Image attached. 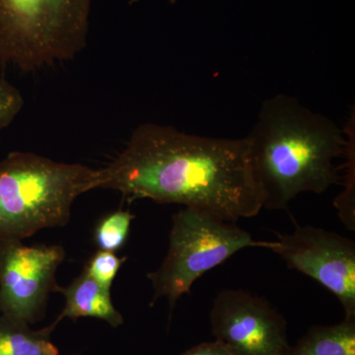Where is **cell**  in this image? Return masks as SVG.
I'll list each match as a JSON object with an SVG mask.
<instances>
[{"label": "cell", "instance_id": "obj_14", "mask_svg": "<svg viewBox=\"0 0 355 355\" xmlns=\"http://www.w3.org/2000/svg\"><path fill=\"white\" fill-rule=\"evenodd\" d=\"M125 260L127 258H119L114 252L100 250L89 260L83 270L105 288L111 289Z\"/></svg>", "mask_w": 355, "mask_h": 355}, {"label": "cell", "instance_id": "obj_13", "mask_svg": "<svg viewBox=\"0 0 355 355\" xmlns=\"http://www.w3.org/2000/svg\"><path fill=\"white\" fill-rule=\"evenodd\" d=\"M135 216L128 210H118L109 214L98 223L95 242L102 251L114 252L127 241L130 224Z\"/></svg>", "mask_w": 355, "mask_h": 355}, {"label": "cell", "instance_id": "obj_2", "mask_svg": "<svg viewBox=\"0 0 355 355\" xmlns=\"http://www.w3.org/2000/svg\"><path fill=\"white\" fill-rule=\"evenodd\" d=\"M335 121L277 94L261 104L247 135L263 209H286L302 193L320 195L340 183L335 161L345 157L347 137Z\"/></svg>", "mask_w": 355, "mask_h": 355}, {"label": "cell", "instance_id": "obj_15", "mask_svg": "<svg viewBox=\"0 0 355 355\" xmlns=\"http://www.w3.org/2000/svg\"><path fill=\"white\" fill-rule=\"evenodd\" d=\"M24 106V99L19 90L0 78V130L8 127Z\"/></svg>", "mask_w": 355, "mask_h": 355}, {"label": "cell", "instance_id": "obj_7", "mask_svg": "<svg viewBox=\"0 0 355 355\" xmlns=\"http://www.w3.org/2000/svg\"><path fill=\"white\" fill-rule=\"evenodd\" d=\"M64 248L29 247L20 240H0V315L32 324L40 319L51 292Z\"/></svg>", "mask_w": 355, "mask_h": 355}, {"label": "cell", "instance_id": "obj_1", "mask_svg": "<svg viewBox=\"0 0 355 355\" xmlns=\"http://www.w3.org/2000/svg\"><path fill=\"white\" fill-rule=\"evenodd\" d=\"M97 189L207 210L233 223L263 209L245 137H198L156 123L135 128L120 155L98 170Z\"/></svg>", "mask_w": 355, "mask_h": 355}, {"label": "cell", "instance_id": "obj_10", "mask_svg": "<svg viewBox=\"0 0 355 355\" xmlns=\"http://www.w3.org/2000/svg\"><path fill=\"white\" fill-rule=\"evenodd\" d=\"M282 355H355V318L333 326H313Z\"/></svg>", "mask_w": 355, "mask_h": 355}, {"label": "cell", "instance_id": "obj_12", "mask_svg": "<svg viewBox=\"0 0 355 355\" xmlns=\"http://www.w3.org/2000/svg\"><path fill=\"white\" fill-rule=\"evenodd\" d=\"M347 135V150L345 157L347 158V173L345 179V190L338 196L335 202L340 220L350 231L355 230V202H354V114L350 116L349 123L345 130Z\"/></svg>", "mask_w": 355, "mask_h": 355}, {"label": "cell", "instance_id": "obj_11", "mask_svg": "<svg viewBox=\"0 0 355 355\" xmlns=\"http://www.w3.org/2000/svg\"><path fill=\"white\" fill-rule=\"evenodd\" d=\"M55 328L34 331L29 324L0 315V355H64L51 343Z\"/></svg>", "mask_w": 355, "mask_h": 355}, {"label": "cell", "instance_id": "obj_16", "mask_svg": "<svg viewBox=\"0 0 355 355\" xmlns=\"http://www.w3.org/2000/svg\"><path fill=\"white\" fill-rule=\"evenodd\" d=\"M182 355H233L225 343L216 340L214 342L200 343L187 350Z\"/></svg>", "mask_w": 355, "mask_h": 355}, {"label": "cell", "instance_id": "obj_4", "mask_svg": "<svg viewBox=\"0 0 355 355\" xmlns=\"http://www.w3.org/2000/svg\"><path fill=\"white\" fill-rule=\"evenodd\" d=\"M92 0H0V65L23 71L76 57Z\"/></svg>", "mask_w": 355, "mask_h": 355}, {"label": "cell", "instance_id": "obj_5", "mask_svg": "<svg viewBox=\"0 0 355 355\" xmlns=\"http://www.w3.org/2000/svg\"><path fill=\"white\" fill-rule=\"evenodd\" d=\"M248 247L266 248L268 242L254 241L248 231L207 210L180 209L173 216L167 254L147 275L154 292L151 304L164 297L173 310L196 280Z\"/></svg>", "mask_w": 355, "mask_h": 355}, {"label": "cell", "instance_id": "obj_3", "mask_svg": "<svg viewBox=\"0 0 355 355\" xmlns=\"http://www.w3.org/2000/svg\"><path fill=\"white\" fill-rule=\"evenodd\" d=\"M98 170L12 153L0 162V240L22 241L64 226L79 196L97 189Z\"/></svg>", "mask_w": 355, "mask_h": 355}, {"label": "cell", "instance_id": "obj_8", "mask_svg": "<svg viewBox=\"0 0 355 355\" xmlns=\"http://www.w3.org/2000/svg\"><path fill=\"white\" fill-rule=\"evenodd\" d=\"M209 319L212 334L233 355H282L291 345L286 319L265 298L249 291L219 292Z\"/></svg>", "mask_w": 355, "mask_h": 355}, {"label": "cell", "instance_id": "obj_9", "mask_svg": "<svg viewBox=\"0 0 355 355\" xmlns=\"http://www.w3.org/2000/svg\"><path fill=\"white\" fill-rule=\"evenodd\" d=\"M58 292L64 294L65 304L60 316L51 324L55 329L67 318L72 320L96 318L114 328L123 324V316L112 301L111 289L105 288L84 270L70 286L58 287Z\"/></svg>", "mask_w": 355, "mask_h": 355}, {"label": "cell", "instance_id": "obj_6", "mask_svg": "<svg viewBox=\"0 0 355 355\" xmlns=\"http://www.w3.org/2000/svg\"><path fill=\"white\" fill-rule=\"evenodd\" d=\"M292 270L316 280L340 301L345 318H355V243L323 228L298 226L268 242Z\"/></svg>", "mask_w": 355, "mask_h": 355}]
</instances>
